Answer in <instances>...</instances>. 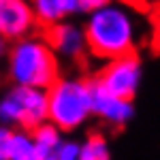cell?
Masks as SVG:
<instances>
[{
  "instance_id": "6da1fadb",
  "label": "cell",
  "mask_w": 160,
  "mask_h": 160,
  "mask_svg": "<svg viewBox=\"0 0 160 160\" xmlns=\"http://www.w3.org/2000/svg\"><path fill=\"white\" fill-rule=\"evenodd\" d=\"M86 47L96 58L115 60L135 51V22L120 4H107L90 13L83 30Z\"/></svg>"
},
{
  "instance_id": "7a4b0ae2",
  "label": "cell",
  "mask_w": 160,
  "mask_h": 160,
  "mask_svg": "<svg viewBox=\"0 0 160 160\" xmlns=\"http://www.w3.org/2000/svg\"><path fill=\"white\" fill-rule=\"evenodd\" d=\"M9 75L19 88L47 92L58 81L56 53L43 38L26 37L9 51Z\"/></svg>"
},
{
  "instance_id": "3957f363",
  "label": "cell",
  "mask_w": 160,
  "mask_h": 160,
  "mask_svg": "<svg viewBox=\"0 0 160 160\" xmlns=\"http://www.w3.org/2000/svg\"><path fill=\"white\" fill-rule=\"evenodd\" d=\"M47 120L58 130H73L92 113V83L81 79H58L45 92Z\"/></svg>"
},
{
  "instance_id": "277c9868",
  "label": "cell",
  "mask_w": 160,
  "mask_h": 160,
  "mask_svg": "<svg viewBox=\"0 0 160 160\" xmlns=\"http://www.w3.org/2000/svg\"><path fill=\"white\" fill-rule=\"evenodd\" d=\"M0 122L34 130L38 124L47 122V94L32 88H13L4 98H0Z\"/></svg>"
},
{
  "instance_id": "5b68a950",
  "label": "cell",
  "mask_w": 160,
  "mask_h": 160,
  "mask_svg": "<svg viewBox=\"0 0 160 160\" xmlns=\"http://www.w3.org/2000/svg\"><path fill=\"white\" fill-rule=\"evenodd\" d=\"M139 79H141V62L132 51L128 56L111 60L107 68L94 79V83L115 98L132 100L137 88H139Z\"/></svg>"
},
{
  "instance_id": "8992f818",
  "label": "cell",
  "mask_w": 160,
  "mask_h": 160,
  "mask_svg": "<svg viewBox=\"0 0 160 160\" xmlns=\"http://www.w3.org/2000/svg\"><path fill=\"white\" fill-rule=\"evenodd\" d=\"M37 26L30 0H0V38L22 41Z\"/></svg>"
},
{
  "instance_id": "52a82bcc",
  "label": "cell",
  "mask_w": 160,
  "mask_h": 160,
  "mask_svg": "<svg viewBox=\"0 0 160 160\" xmlns=\"http://www.w3.org/2000/svg\"><path fill=\"white\" fill-rule=\"evenodd\" d=\"M43 41L49 45V49L53 53H62L66 58H77L86 49L83 30L77 28L75 24H66V22H60V24L45 28Z\"/></svg>"
},
{
  "instance_id": "ba28073f",
  "label": "cell",
  "mask_w": 160,
  "mask_h": 160,
  "mask_svg": "<svg viewBox=\"0 0 160 160\" xmlns=\"http://www.w3.org/2000/svg\"><path fill=\"white\" fill-rule=\"evenodd\" d=\"M92 83V113H96L98 118L107 120V122L115 124V126H124L132 118V102L130 100H122L107 94L105 90H100L94 81Z\"/></svg>"
},
{
  "instance_id": "9c48e42d",
  "label": "cell",
  "mask_w": 160,
  "mask_h": 160,
  "mask_svg": "<svg viewBox=\"0 0 160 160\" xmlns=\"http://www.w3.org/2000/svg\"><path fill=\"white\" fill-rule=\"evenodd\" d=\"M32 13L37 17V24L49 28L60 24L71 13H77V0H30Z\"/></svg>"
},
{
  "instance_id": "30bf717a",
  "label": "cell",
  "mask_w": 160,
  "mask_h": 160,
  "mask_svg": "<svg viewBox=\"0 0 160 160\" xmlns=\"http://www.w3.org/2000/svg\"><path fill=\"white\" fill-rule=\"evenodd\" d=\"M30 137L37 145V160H56V152L62 145V137L53 124H38L34 130H30Z\"/></svg>"
},
{
  "instance_id": "8fae6325",
  "label": "cell",
  "mask_w": 160,
  "mask_h": 160,
  "mask_svg": "<svg viewBox=\"0 0 160 160\" xmlns=\"http://www.w3.org/2000/svg\"><path fill=\"white\" fill-rule=\"evenodd\" d=\"M7 160H37V145L30 132H11L7 145Z\"/></svg>"
},
{
  "instance_id": "7c38bea8",
  "label": "cell",
  "mask_w": 160,
  "mask_h": 160,
  "mask_svg": "<svg viewBox=\"0 0 160 160\" xmlns=\"http://www.w3.org/2000/svg\"><path fill=\"white\" fill-rule=\"evenodd\" d=\"M79 160H111L109 145L102 135H90L83 145H79Z\"/></svg>"
},
{
  "instance_id": "4fadbf2b",
  "label": "cell",
  "mask_w": 160,
  "mask_h": 160,
  "mask_svg": "<svg viewBox=\"0 0 160 160\" xmlns=\"http://www.w3.org/2000/svg\"><path fill=\"white\" fill-rule=\"evenodd\" d=\"M56 160H79V145L77 143H62L56 152Z\"/></svg>"
},
{
  "instance_id": "5bb4252c",
  "label": "cell",
  "mask_w": 160,
  "mask_h": 160,
  "mask_svg": "<svg viewBox=\"0 0 160 160\" xmlns=\"http://www.w3.org/2000/svg\"><path fill=\"white\" fill-rule=\"evenodd\" d=\"M107 4H111V0H77V11L94 13L102 7H107Z\"/></svg>"
},
{
  "instance_id": "9a60e30c",
  "label": "cell",
  "mask_w": 160,
  "mask_h": 160,
  "mask_svg": "<svg viewBox=\"0 0 160 160\" xmlns=\"http://www.w3.org/2000/svg\"><path fill=\"white\" fill-rule=\"evenodd\" d=\"M9 137H11V130L7 126L0 124V160H7V145H9Z\"/></svg>"
},
{
  "instance_id": "2e32d148",
  "label": "cell",
  "mask_w": 160,
  "mask_h": 160,
  "mask_svg": "<svg viewBox=\"0 0 160 160\" xmlns=\"http://www.w3.org/2000/svg\"><path fill=\"white\" fill-rule=\"evenodd\" d=\"M152 47H154V51H158V53H160V15L156 17V22H154V34H152Z\"/></svg>"
},
{
  "instance_id": "e0dca14e",
  "label": "cell",
  "mask_w": 160,
  "mask_h": 160,
  "mask_svg": "<svg viewBox=\"0 0 160 160\" xmlns=\"http://www.w3.org/2000/svg\"><path fill=\"white\" fill-rule=\"evenodd\" d=\"M4 53H7V41H4V38H0V58H2Z\"/></svg>"
}]
</instances>
